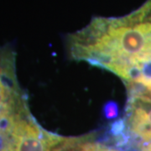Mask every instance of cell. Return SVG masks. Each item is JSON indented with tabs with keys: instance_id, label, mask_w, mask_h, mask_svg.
<instances>
[{
	"instance_id": "obj_6",
	"label": "cell",
	"mask_w": 151,
	"mask_h": 151,
	"mask_svg": "<svg viewBox=\"0 0 151 151\" xmlns=\"http://www.w3.org/2000/svg\"><path fill=\"white\" fill-rule=\"evenodd\" d=\"M4 109H11V108H2V107H0V113H2V111L4 110ZM13 110H15V109H13Z\"/></svg>"
},
{
	"instance_id": "obj_4",
	"label": "cell",
	"mask_w": 151,
	"mask_h": 151,
	"mask_svg": "<svg viewBox=\"0 0 151 151\" xmlns=\"http://www.w3.org/2000/svg\"><path fill=\"white\" fill-rule=\"evenodd\" d=\"M90 151H117V150H113L112 149H109V148H107L105 146L100 145H97V144H93L92 143V147H91V150Z\"/></svg>"
},
{
	"instance_id": "obj_5",
	"label": "cell",
	"mask_w": 151,
	"mask_h": 151,
	"mask_svg": "<svg viewBox=\"0 0 151 151\" xmlns=\"http://www.w3.org/2000/svg\"><path fill=\"white\" fill-rule=\"evenodd\" d=\"M141 151H151V142L146 144L145 145L142 146L140 148Z\"/></svg>"
},
{
	"instance_id": "obj_1",
	"label": "cell",
	"mask_w": 151,
	"mask_h": 151,
	"mask_svg": "<svg viewBox=\"0 0 151 151\" xmlns=\"http://www.w3.org/2000/svg\"><path fill=\"white\" fill-rule=\"evenodd\" d=\"M68 46L73 59L120 77L132 66L140 70L151 62V0L124 17L94 18L69 35Z\"/></svg>"
},
{
	"instance_id": "obj_3",
	"label": "cell",
	"mask_w": 151,
	"mask_h": 151,
	"mask_svg": "<svg viewBox=\"0 0 151 151\" xmlns=\"http://www.w3.org/2000/svg\"><path fill=\"white\" fill-rule=\"evenodd\" d=\"M103 117L107 120L118 119L119 115V106L117 102L108 101L103 105L102 109Z\"/></svg>"
},
{
	"instance_id": "obj_2",
	"label": "cell",
	"mask_w": 151,
	"mask_h": 151,
	"mask_svg": "<svg viewBox=\"0 0 151 151\" xmlns=\"http://www.w3.org/2000/svg\"><path fill=\"white\" fill-rule=\"evenodd\" d=\"M127 130L128 126L125 119H119L109 125L108 133L113 139H115L127 133Z\"/></svg>"
}]
</instances>
